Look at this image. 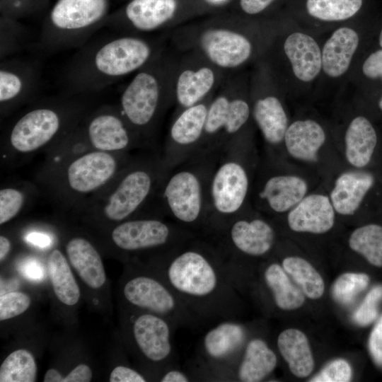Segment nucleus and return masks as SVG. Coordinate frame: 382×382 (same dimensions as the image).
Wrapping results in <instances>:
<instances>
[{
    "instance_id": "f257e3e1",
    "label": "nucleus",
    "mask_w": 382,
    "mask_h": 382,
    "mask_svg": "<svg viewBox=\"0 0 382 382\" xmlns=\"http://www.w3.org/2000/svg\"><path fill=\"white\" fill-rule=\"evenodd\" d=\"M161 277L200 320L232 318L236 286L216 248L197 236L158 256Z\"/></svg>"
},
{
    "instance_id": "f03ea898",
    "label": "nucleus",
    "mask_w": 382,
    "mask_h": 382,
    "mask_svg": "<svg viewBox=\"0 0 382 382\" xmlns=\"http://www.w3.org/2000/svg\"><path fill=\"white\" fill-rule=\"evenodd\" d=\"M155 57L153 44L144 38L110 37L79 52L68 66L65 81L71 94L93 93L138 71Z\"/></svg>"
},
{
    "instance_id": "7ed1b4c3",
    "label": "nucleus",
    "mask_w": 382,
    "mask_h": 382,
    "mask_svg": "<svg viewBox=\"0 0 382 382\" xmlns=\"http://www.w3.org/2000/svg\"><path fill=\"white\" fill-rule=\"evenodd\" d=\"M217 154H197L168 169L155 201L161 216L201 236L209 216V183Z\"/></svg>"
},
{
    "instance_id": "20e7f679",
    "label": "nucleus",
    "mask_w": 382,
    "mask_h": 382,
    "mask_svg": "<svg viewBox=\"0 0 382 382\" xmlns=\"http://www.w3.org/2000/svg\"><path fill=\"white\" fill-rule=\"evenodd\" d=\"M168 170L162 156L133 160L85 204L96 216L112 223L136 217L155 198Z\"/></svg>"
},
{
    "instance_id": "39448f33",
    "label": "nucleus",
    "mask_w": 382,
    "mask_h": 382,
    "mask_svg": "<svg viewBox=\"0 0 382 382\" xmlns=\"http://www.w3.org/2000/svg\"><path fill=\"white\" fill-rule=\"evenodd\" d=\"M88 94H71L35 105L11 127L7 145L18 154H28L55 144L88 113Z\"/></svg>"
},
{
    "instance_id": "423d86ee",
    "label": "nucleus",
    "mask_w": 382,
    "mask_h": 382,
    "mask_svg": "<svg viewBox=\"0 0 382 382\" xmlns=\"http://www.w3.org/2000/svg\"><path fill=\"white\" fill-rule=\"evenodd\" d=\"M245 151L238 136L217 154L209 183L207 224L201 236L218 231L245 209L250 189Z\"/></svg>"
},
{
    "instance_id": "0eeeda50",
    "label": "nucleus",
    "mask_w": 382,
    "mask_h": 382,
    "mask_svg": "<svg viewBox=\"0 0 382 382\" xmlns=\"http://www.w3.org/2000/svg\"><path fill=\"white\" fill-rule=\"evenodd\" d=\"M108 8V0H58L41 30V48L55 51L81 45L105 21Z\"/></svg>"
},
{
    "instance_id": "6e6552de",
    "label": "nucleus",
    "mask_w": 382,
    "mask_h": 382,
    "mask_svg": "<svg viewBox=\"0 0 382 382\" xmlns=\"http://www.w3.org/2000/svg\"><path fill=\"white\" fill-rule=\"evenodd\" d=\"M128 153L88 149L74 154L60 166L57 187L69 199L82 200L106 187L132 160Z\"/></svg>"
},
{
    "instance_id": "1a4fd4ad",
    "label": "nucleus",
    "mask_w": 382,
    "mask_h": 382,
    "mask_svg": "<svg viewBox=\"0 0 382 382\" xmlns=\"http://www.w3.org/2000/svg\"><path fill=\"white\" fill-rule=\"evenodd\" d=\"M156 59L137 71L123 90L118 105L141 142L152 135L165 105L163 75Z\"/></svg>"
},
{
    "instance_id": "9d476101",
    "label": "nucleus",
    "mask_w": 382,
    "mask_h": 382,
    "mask_svg": "<svg viewBox=\"0 0 382 382\" xmlns=\"http://www.w3.org/2000/svg\"><path fill=\"white\" fill-rule=\"evenodd\" d=\"M199 236L160 215L133 217L117 223L112 229L114 245L127 253L156 252L163 255Z\"/></svg>"
},
{
    "instance_id": "9b49d317",
    "label": "nucleus",
    "mask_w": 382,
    "mask_h": 382,
    "mask_svg": "<svg viewBox=\"0 0 382 382\" xmlns=\"http://www.w3.org/2000/svg\"><path fill=\"white\" fill-rule=\"evenodd\" d=\"M203 238L216 248L224 262H229L241 255L259 257L267 255L274 244L276 233L266 220L247 217L242 211L220 229Z\"/></svg>"
},
{
    "instance_id": "f8f14e48",
    "label": "nucleus",
    "mask_w": 382,
    "mask_h": 382,
    "mask_svg": "<svg viewBox=\"0 0 382 382\" xmlns=\"http://www.w3.org/2000/svg\"><path fill=\"white\" fill-rule=\"evenodd\" d=\"M247 335L244 325L232 318L221 320L204 333L198 348L199 369L204 378L230 381Z\"/></svg>"
},
{
    "instance_id": "ddd939ff",
    "label": "nucleus",
    "mask_w": 382,
    "mask_h": 382,
    "mask_svg": "<svg viewBox=\"0 0 382 382\" xmlns=\"http://www.w3.org/2000/svg\"><path fill=\"white\" fill-rule=\"evenodd\" d=\"M122 293L130 305L167 319L175 328H195L201 323L162 277H132L124 284Z\"/></svg>"
},
{
    "instance_id": "4468645a",
    "label": "nucleus",
    "mask_w": 382,
    "mask_h": 382,
    "mask_svg": "<svg viewBox=\"0 0 382 382\" xmlns=\"http://www.w3.org/2000/svg\"><path fill=\"white\" fill-rule=\"evenodd\" d=\"M79 129L84 144L91 149L128 153L141 144L118 105H105L88 112Z\"/></svg>"
},
{
    "instance_id": "2eb2a0df",
    "label": "nucleus",
    "mask_w": 382,
    "mask_h": 382,
    "mask_svg": "<svg viewBox=\"0 0 382 382\" xmlns=\"http://www.w3.org/2000/svg\"><path fill=\"white\" fill-rule=\"evenodd\" d=\"M248 103L243 98L222 93L210 101L203 139L197 154H217L238 137L250 116Z\"/></svg>"
},
{
    "instance_id": "dca6fc26",
    "label": "nucleus",
    "mask_w": 382,
    "mask_h": 382,
    "mask_svg": "<svg viewBox=\"0 0 382 382\" xmlns=\"http://www.w3.org/2000/svg\"><path fill=\"white\" fill-rule=\"evenodd\" d=\"M210 101L181 109L169 129L162 158L170 169L197 155L204 133Z\"/></svg>"
},
{
    "instance_id": "f3484780",
    "label": "nucleus",
    "mask_w": 382,
    "mask_h": 382,
    "mask_svg": "<svg viewBox=\"0 0 382 382\" xmlns=\"http://www.w3.org/2000/svg\"><path fill=\"white\" fill-rule=\"evenodd\" d=\"M175 327L167 319L147 312L137 315L132 320L134 342L148 361L168 364L174 359L172 335Z\"/></svg>"
},
{
    "instance_id": "a211bd4d",
    "label": "nucleus",
    "mask_w": 382,
    "mask_h": 382,
    "mask_svg": "<svg viewBox=\"0 0 382 382\" xmlns=\"http://www.w3.org/2000/svg\"><path fill=\"white\" fill-rule=\"evenodd\" d=\"M198 45L213 64L224 69L242 65L252 52L251 43L245 35L226 28L204 30L199 37Z\"/></svg>"
},
{
    "instance_id": "6ab92c4d",
    "label": "nucleus",
    "mask_w": 382,
    "mask_h": 382,
    "mask_svg": "<svg viewBox=\"0 0 382 382\" xmlns=\"http://www.w3.org/2000/svg\"><path fill=\"white\" fill-rule=\"evenodd\" d=\"M37 66L31 62L2 59L0 64V106L1 116L26 101L39 82Z\"/></svg>"
},
{
    "instance_id": "aec40b11",
    "label": "nucleus",
    "mask_w": 382,
    "mask_h": 382,
    "mask_svg": "<svg viewBox=\"0 0 382 382\" xmlns=\"http://www.w3.org/2000/svg\"><path fill=\"white\" fill-rule=\"evenodd\" d=\"M335 219V211L330 197L311 194L289 211L287 224L296 232L321 234L333 227Z\"/></svg>"
},
{
    "instance_id": "412c9836",
    "label": "nucleus",
    "mask_w": 382,
    "mask_h": 382,
    "mask_svg": "<svg viewBox=\"0 0 382 382\" xmlns=\"http://www.w3.org/2000/svg\"><path fill=\"white\" fill-rule=\"evenodd\" d=\"M306 181L297 175L274 174L265 178L257 191L258 200L277 214L290 211L305 196Z\"/></svg>"
},
{
    "instance_id": "4be33fe9",
    "label": "nucleus",
    "mask_w": 382,
    "mask_h": 382,
    "mask_svg": "<svg viewBox=\"0 0 382 382\" xmlns=\"http://www.w3.org/2000/svg\"><path fill=\"white\" fill-rule=\"evenodd\" d=\"M277 364V356L267 342L261 338L251 339L246 342L230 381H261L272 373Z\"/></svg>"
},
{
    "instance_id": "5701e85b",
    "label": "nucleus",
    "mask_w": 382,
    "mask_h": 382,
    "mask_svg": "<svg viewBox=\"0 0 382 382\" xmlns=\"http://www.w3.org/2000/svg\"><path fill=\"white\" fill-rule=\"evenodd\" d=\"M374 183V175L361 170H349L335 180L330 199L335 212L343 216L354 214Z\"/></svg>"
},
{
    "instance_id": "b1692460",
    "label": "nucleus",
    "mask_w": 382,
    "mask_h": 382,
    "mask_svg": "<svg viewBox=\"0 0 382 382\" xmlns=\"http://www.w3.org/2000/svg\"><path fill=\"white\" fill-rule=\"evenodd\" d=\"M67 259L83 282L92 289L102 287L106 282L100 253L88 239L75 236L65 245Z\"/></svg>"
},
{
    "instance_id": "393cba45",
    "label": "nucleus",
    "mask_w": 382,
    "mask_h": 382,
    "mask_svg": "<svg viewBox=\"0 0 382 382\" xmlns=\"http://www.w3.org/2000/svg\"><path fill=\"white\" fill-rule=\"evenodd\" d=\"M322 126L313 120H297L288 126L284 137L287 153L306 162L318 161V153L325 141Z\"/></svg>"
},
{
    "instance_id": "a878e982",
    "label": "nucleus",
    "mask_w": 382,
    "mask_h": 382,
    "mask_svg": "<svg viewBox=\"0 0 382 382\" xmlns=\"http://www.w3.org/2000/svg\"><path fill=\"white\" fill-rule=\"evenodd\" d=\"M284 50L296 78L308 82L318 76L322 68V54L312 37L298 32L291 33L284 42Z\"/></svg>"
},
{
    "instance_id": "bb28decb",
    "label": "nucleus",
    "mask_w": 382,
    "mask_h": 382,
    "mask_svg": "<svg viewBox=\"0 0 382 382\" xmlns=\"http://www.w3.org/2000/svg\"><path fill=\"white\" fill-rule=\"evenodd\" d=\"M176 0H131L125 8L127 25L139 32L158 29L174 16Z\"/></svg>"
},
{
    "instance_id": "cd10ccee",
    "label": "nucleus",
    "mask_w": 382,
    "mask_h": 382,
    "mask_svg": "<svg viewBox=\"0 0 382 382\" xmlns=\"http://www.w3.org/2000/svg\"><path fill=\"white\" fill-rule=\"evenodd\" d=\"M359 45V36L352 28L336 30L325 42L322 52V68L329 76L336 78L348 69Z\"/></svg>"
},
{
    "instance_id": "c85d7f7f",
    "label": "nucleus",
    "mask_w": 382,
    "mask_h": 382,
    "mask_svg": "<svg viewBox=\"0 0 382 382\" xmlns=\"http://www.w3.org/2000/svg\"><path fill=\"white\" fill-rule=\"evenodd\" d=\"M377 144L376 132L363 116L354 118L345 136V156L353 167L361 168L369 164Z\"/></svg>"
},
{
    "instance_id": "c756f323",
    "label": "nucleus",
    "mask_w": 382,
    "mask_h": 382,
    "mask_svg": "<svg viewBox=\"0 0 382 382\" xmlns=\"http://www.w3.org/2000/svg\"><path fill=\"white\" fill-rule=\"evenodd\" d=\"M279 352L291 372L298 378L307 377L314 368V359L308 340L301 330L289 328L277 337Z\"/></svg>"
},
{
    "instance_id": "7c9ffc66",
    "label": "nucleus",
    "mask_w": 382,
    "mask_h": 382,
    "mask_svg": "<svg viewBox=\"0 0 382 382\" xmlns=\"http://www.w3.org/2000/svg\"><path fill=\"white\" fill-rule=\"evenodd\" d=\"M255 122L264 139L271 146L282 143L288 127V119L280 100L268 96L255 101L252 110Z\"/></svg>"
},
{
    "instance_id": "2f4dec72",
    "label": "nucleus",
    "mask_w": 382,
    "mask_h": 382,
    "mask_svg": "<svg viewBox=\"0 0 382 382\" xmlns=\"http://www.w3.org/2000/svg\"><path fill=\"white\" fill-rule=\"evenodd\" d=\"M215 81L214 71L207 66L181 71L175 84V99L180 110L204 100Z\"/></svg>"
},
{
    "instance_id": "473e14b6",
    "label": "nucleus",
    "mask_w": 382,
    "mask_h": 382,
    "mask_svg": "<svg viewBox=\"0 0 382 382\" xmlns=\"http://www.w3.org/2000/svg\"><path fill=\"white\" fill-rule=\"evenodd\" d=\"M263 279L278 308L291 311L303 304L304 294L297 285L292 283L288 274L279 263L269 264L263 272Z\"/></svg>"
},
{
    "instance_id": "72a5a7b5",
    "label": "nucleus",
    "mask_w": 382,
    "mask_h": 382,
    "mask_svg": "<svg viewBox=\"0 0 382 382\" xmlns=\"http://www.w3.org/2000/svg\"><path fill=\"white\" fill-rule=\"evenodd\" d=\"M49 278L58 300L64 305L74 306L81 296L79 286L69 262L59 249H54L47 258Z\"/></svg>"
},
{
    "instance_id": "f704fd0d",
    "label": "nucleus",
    "mask_w": 382,
    "mask_h": 382,
    "mask_svg": "<svg viewBox=\"0 0 382 382\" xmlns=\"http://www.w3.org/2000/svg\"><path fill=\"white\" fill-rule=\"evenodd\" d=\"M281 265L308 298L318 299L323 295L324 281L307 260L300 257L289 256L283 259Z\"/></svg>"
},
{
    "instance_id": "c9c22d12",
    "label": "nucleus",
    "mask_w": 382,
    "mask_h": 382,
    "mask_svg": "<svg viewBox=\"0 0 382 382\" xmlns=\"http://www.w3.org/2000/svg\"><path fill=\"white\" fill-rule=\"evenodd\" d=\"M349 245L372 265L382 267V226L367 224L356 228L349 238Z\"/></svg>"
},
{
    "instance_id": "e433bc0d",
    "label": "nucleus",
    "mask_w": 382,
    "mask_h": 382,
    "mask_svg": "<svg viewBox=\"0 0 382 382\" xmlns=\"http://www.w3.org/2000/svg\"><path fill=\"white\" fill-rule=\"evenodd\" d=\"M37 365L33 354L25 349L11 352L0 366L1 382H34Z\"/></svg>"
},
{
    "instance_id": "4c0bfd02",
    "label": "nucleus",
    "mask_w": 382,
    "mask_h": 382,
    "mask_svg": "<svg viewBox=\"0 0 382 382\" xmlns=\"http://www.w3.org/2000/svg\"><path fill=\"white\" fill-rule=\"evenodd\" d=\"M362 5V0H307L308 13L325 21L348 19L356 14Z\"/></svg>"
},
{
    "instance_id": "58836bf2",
    "label": "nucleus",
    "mask_w": 382,
    "mask_h": 382,
    "mask_svg": "<svg viewBox=\"0 0 382 382\" xmlns=\"http://www.w3.org/2000/svg\"><path fill=\"white\" fill-rule=\"evenodd\" d=\"M369 283V277L364 273L346 272L335 281L332 287L334 299L342 304L351 303Z\"/></svg>"
},
{
    "instance_id": "ea45409f",
    "label": "nucleus",
    "mask_w": 382,
    "mask_h": 382,
    "mask_svg": "<svg viewBox=\"0 0 382 382\" xmlns=\"http://www.w3.org/2000/svg\"><path fill=\"white\" fill-rule=\"evenodd\" d=\"M14 18L4 17L1 21L0 58L1 59L18 50L25 40L26 30Z\"/></svg>"
},
{
    "instance_id": "a19ab883",
    "label": "nucleus",
    "mask_w": 382,
    "mask_h": 382,
    "mask_svg": "<svg viewBox=\"0 0 382 382\" xmlns=\"http://www.w3.org/2000/svg\"><path fill=\"white\" fill-rule=\"evenodd\" d=\"M25 192L16 187L0 190V224L3 225L18 215L25 204Z\"/></svg>"
},
{
    "instance_id": "79ce46f5",
    "label": "nucleus",
    "mask_w": 382,
    "mask_h": 382,
    "mask_svg": "<svg viewBox=\"0 0 382 382\" xmlns=\"http://www.w3.org/2000/svg\"><path fill=\"white\" fill-rule=\"evenodd\" d=\"M30 303V297L23 292L12 291L1 295L0 320H8L23 313Z\"/></svg>"
},
{
    "instance_id": "37998d69",
    "label": "nucleus",
    "mask_w": 382,
    "mask_h": 382,
    "mask_svg": "<svg viewBox=\"0 0 382 382\" xmlns=\"http://www.w3.org/2000/svg\"><path fill=\"white\" fill-rule=\"evenodd\" d=\"M382 300V285L372 288L357 308L353 319L359 325H366L373 322L378 315V304Z\"/></svg>"
},
{
    "instance_id": "c03bdc74",
    "label": "nucleus",
    "mask_w": 382,
    "mask_h": 382,
    "mask_svg": "<svg viewBox=\"0 0 382 382\" xmlns=\"http://www.w3.org/2000/svg\"><path fill=\"white\" fill-rule=\"evenodd\" d=\"M352 368L345 359H337L328 363L311 382H347L352 378Z\"/></svg>"
},
{
    "instance_id": "a18cd8bd",
    "label": "nucleus",
    "mask_w": 382,
    "mask_h": 382,
    "mask_svg": "<svg viewBox=\"0 0 382 382\" xmlns=\"http://www.w3.org/2000/svg\"><path fill=\"white\" fill-rule=\"evenodd\" d=\"M109 381L110 382H145L146 379L134 369L120 365L112 370Z\"/></svg>"
},
{
    "instance_id": "49530a36",
    "label": "nucleus",
    "mask_w": 382,
    "mask_h": 382,
    "mask_svg": "<svg viewBox=\"0 0 382 382\" xmlns=\"http://www.w3.org/2000/svg\"><path fill=\"white\" fill-rule=\"evenodd\" d=\"M369 349L374 361L382 366V316L371 332Z\"/></svg>"
},
{
    "instance_id": "de8ad7c7",
    "label": "nucleus",
    "mask_w": 382,
    "mask_h": 382,
    "mask_svg": "<svg viewBox=\"0 0 382 382\" xmlns=\"http://www.w3.org/2000/svg\"><path fill=\"white\" fill-rule=\"evenodd\" d=\"M364 74L371 79H382V50L371 54L362 66Z\"/></svg>"
},
{
    "instance_id": "09e8293b",
    "label": "nucleus",
    "mask_w": 382,
    "mask_h": 382,
    "mask_svg": "<svg viewBox=\"0 0 382 382\" xmlns=\"http://www.w3.org/2000/svg\"><path fill=\"white\" fill-rule=\"evenodd\" d=\"M92 377L91 368L85 364H80L63 377L62 382H89Z\"/></svg>"
},
{
    "instance_id": "8fccbe9b",
    "label": "nucleus",
    "mask_w": 382,
    "mask_h": 382,
    "mask_svg": "<svg viewBox=\"0 0 382 382\" xmlns=\"http://www.w3.org/2000/svg\"><path fill=\"white\" fill-rule=\"evenodd\" d=\"M191 374H187L185 371L178 368H169L160 377L161 382H189L193 381L194 378L190 376Z\"/></svg>"
},
{
    "instance_id": "3c124183",
    "label": "nucleus",
    "mask_w": 382,
    "mask_h": 382,
    "mask_svg": "<svg viewBox=\"0 0 382 382\" xmlns=\"http://www.w3.org/2000/svg\"><path fill=\"white\" fill-rule=\"evenodd\" d=\"M274 0H240L242 10L248 14H257L265 9Z\"/></svg>"
},
{
    "instance_id": "603ef678",
    "label": "nucleus",
    "mask_w": 382,
    "mask_h": 382,
    "mask_svg": "<svg viewBox=\"0 0 382 382\" xmlns=\"http://www.w3.org/2000/svg\"><path fill=\"white\" fill-rule=\"evenodd\" d=\"M21 272L26 277L33 280H40L44 277V270L35 260L25 262L21 267Z\"/></svg>"
},
{
    "instance_id": "864d4df0",
    "label": "nucleus",
    "mask_w": 382,
    "mask_h": 382,
    "mask_svg": "<svg viewBox=\"0 0 382 382\" xmlns=\"http://www.w3.org/2000/svg\"><path fill=\"white\" fill-rule=\"evenodd\" d=\"M26 240L33 245L40 248L47 247L50 244V238L43 233L33 232L26 236Z\"/></svg>"
},
{
    "instance_id": "5fc2aeb1",
    "label": "nucleus",
    "mask_w": 382,
    "mask_h": 382,
    "mask_svg": "<svg viewBox=\"0 0 382 382\" xmlns=\"http://www.w3.org/2000/svg\"><path fill=\"white\" fill-rule=\"evenodd\" d=\"M11 248L10 240L5 236H0V261L1 262L8 256Z\"/></svg>"
},
{
    "instance_id": "6e6d98bb",
    "label": "nucleus",
    "mask_w": 382,
    "mask_h": 382,
    "mask_svg": "<svg viewBox=\"0 0 382 382\" xmlns=\"http://www.w3.org/2000/svg\"><path fill=\"white\" fill-rule=\"evenodd\" d=\"M62 374L55 369H48L43 378L44 382H62L63 378Z\"/></svg>"
},
{
    "instance_id": "4d7b16f0",
    "label": "nucleus",
    "mask_w": 382,
    "mask_h": 382,
    "mask_svg": "<svg viewBox=\"0 0 382 382\" xmlns=\"http://www.w3.org/2000/svg\"><path fill=\"white\" fill-rule=\"evenodd\" d=\"M379 44L381 45V47H382V30L380 33V35H379Z\"/></svg>"
},
{
    "instance_id": "13d9d810",
    "label": "nucleus",
    "mask_w": 382,
    "mask_h": 382,
    "mask_svg": "<svg viewBox=\"0 0 382 382\" xmlns=\"http://www.w3.org/2000/svg\"><path fill=\"white\" fill-rule=\"evenodd\" d=\"M378 106H379L380 109L382 110V97H381V98L380 99V100L378 102Z\"/></svg>"
},
{
    "instance_id": "bf43d9fd",
    "label": "nucleus",
    "mask_w": 382,
    "mask_h": 382,
    "mask_svg": "<svg viewBox=\"0 0 382 382\" xmlns=\"http://www.w3.org/2000/svg\"><path fill=\"white\" fill-rule=\"evenodd\" d=\"M216 1H219V0H216Z\"/></svg>"
}]
</instances>
